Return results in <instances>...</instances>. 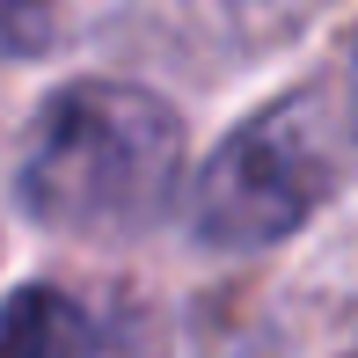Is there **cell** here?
<instances>
[{
	"label": "cell",
	"mask_w": 358,
	"mask_h": 358,
	"mask_svg": "<svg viewBox=\"0 0 358 358\" xmlns=\"http://www.w3.org/2000/svg\"><path fill=\"white\" fill-rule=\"evenodd\" d=\"M183 176V117L139 80H66L15 154V198L66 234H132L161 220Z\"/></svg>",
	"instance_id": "6da1fadb"
},
{
	"label": "cell",
	"mask_w": 358,
	"mask_h": 358,
	"mask_svg": "<svg viewBox=\"0 0 358 358\" xmlns=\"http://www.w3.org/2000/svg\"><path fill=\"white\" fill-rule=\"evenodd\" d=\"M329 190V154H322L307 103H271L249 124L220 139L190 190V227L205 249H271L322 205Z\"/></svg>",
	"instance_id": "7a4b0ae2"
},
{
	"label": "cell",
	"mask_w": 358,
	"mask_h": 358,
	"mask_svg": "<svg viewBox=\"0 0 358 358\" xmlns=\"http://www.w3.org/2000/svg\"><path fill=\"white\" fill-rule=\"evenodd\" d=\"M351 358H358V351H351Z\"/></svg>",
	"instance_id": "8992f818"
},
{
	"label": "cell",
	"mask_w": 358,
	"mask_h": 358,
	"mask_svg": "<svg viewBox=\"0 0 358 358\" xmlns=\"http://www.w3.org/2000/svg\"><path fill=\"white\" fill-rule=\"evenodd\" d=\"M351 132H358V44H351Z\"/></svg>",
	"instance_id": "5b68a950"
},
{
	"label": "cell",
	"mask_w": 358,
	"mask_h": 358,
	"mask_svg": "<svg viewBox=\"0 0 358 358\" xmlns=\"http://www.w3.org/2000/svg\"><path fill=\"white\" fill-rule=\"evenodd\" d=\"M0 358H154V344L124 307H95L37 278L0 307Z\"/></svg>",
	"instance_id": "3957f363"
},
{
	"label": "cell",
	"mask_w": 358,
	"mask_h": 358,
	"mask_svg": "<svg viewBox=\"0 0 358 358\" xmlns=\"http://www.w3.org/2000/svg\"><path fill=\"white\" fill-rule=\"evenodd\" d=\"M52 15L44 8H0V59H37L52 44Z\"/></svg>",
	"instance_id": "277c9868"
}]
</instances>
